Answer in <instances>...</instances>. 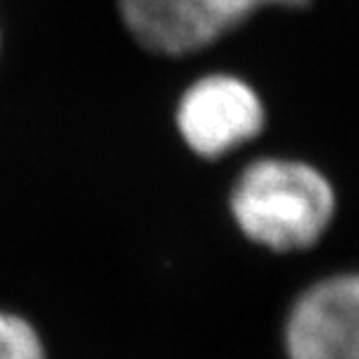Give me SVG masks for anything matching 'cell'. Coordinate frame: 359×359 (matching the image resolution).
Returning <instances> with one entry per match:
<instances>
[{
	"label": "cell",
	"instance_id": "obj_1",
	"mask_svg": "<svg viewBox=\"0 0 359 359\" xmlns=\"http://www.w3.org/2000/svg\"><path fill=\"white\" fill-rule=\"evenodd\" d=\"M241 233L271 252L320 243L336 215V191L320 168L299 159L262 156L248 163L229 194Z\"/></svg>",
	"mask_w": 359,
	"mask_h": 359
},
{
	"label": "cell",
	"instance_id": "obj_2",
	"mask_svg": "<svg viewBox=\"0 0 359 359\" xmlns=\"http://www.w3.org/2000/svg\"><path fill=\"white\" fill-rule=\"evenodd\" d=\"M313 0H117L128 35L149 54L189 56L215 45L264 7L304 10Z\"/></svg>",
	"mask_w": 359,
	"mask_h": 359
},
{
	"label": "cell",
	"instance_id": "obj_3",
	"mask_svg": "<svg viewBox=\"0 0 359 359\" xmlns=\"http://www.w3.org/2000/svg\"><path fill=\"white\" fill-rule=\"evenodd\" d=\"M184 145L201 159H222L266 128V107L252 84L231 73H210L184 89L175 107Z\"/></svg>",
	"mask_w": 359,
	"mask_h": 359
},
{
	"label": "cell",
	"instance_id": "obj_4",
	"mask_svg": "<svg viewBox=\"0 0 359 359\" xmlns=\"http://www.w3.org/2000/svg\"><path fill=\"white\" fill-rule=\"evenodd\" d=\"M287 359H359V273H336L299 294L285 322Z\"/></svg>",
	"mask_w": 359,
	"mask_h": 359
},
{
	"label": "cell",
	"instance_id": "obj_5",
	"mask_svg": "<svg viewBox=\"0 0 359 359\" xmlns=\"http://www.w3.org/2000/svg\"><path fill=\"white\" fill-rule=\"evenodd\" d=\"M0 359H45L38 332L24 318L0 311Z\"/></svg>",
	"mask_w": 359,
	"mask_h": 359
}]
</instances>
